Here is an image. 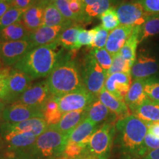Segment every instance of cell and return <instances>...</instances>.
Segmentation results:
<instances>
[{"instance_id":"obj_1","label":"cell","mask_w":159,"mask_h":159,"mask_svg":"<svg viewBox=\"0 0 159 159\" xmlns=\"http://www.w3.org/2000/svg\"><path fill=\"white\" fill-rule=\"evenodd\" d=\"M115 146L125 159L144 158L143 144L148 134L146 123L134 114L119 119L116 122Z\"/></svg>"},{"instance_id":"obj_2","label":"cell","mask_w":159,"mask_h":159,"mask_svg":"<svg viewBox=\"0 0 159 159\" xmlns=\"http://www.w3.org/2000/svg\"><path fill=\"white\" fill-rule=\"evenodd\" d=\"M59 45L57 41L49 45L34 47L13 69L23 71L33 80L48 77L64 55L62 49H57Z\"/></svg>"},{"instance_id":"obj_3","label":"cell","mask_w":159,"mask_h":159,"mask_svg":"<svg viewBox=\"0 0 159 159\" xmlns=\"http://www.w3.org/2000/svg\"><path fill=\"white\" fill-rule=\"evenodd\" d=\"M47 83L52 96L61 97L83 88L80 69L71 54L63 55L47 77Z\"/></svg>"},{"instance_id":"obj_4","label":"cell","mask_w":159,"mask_h":159,"mask_svg":"<svg viewBox=\"0 0 159 159\" xmlns=\"http://www.w3.org/2000/svg\"><path fill=\"white\" fill-rule=\"evenodd\" d=\"M69 136L62 134L55 125L48 126L37 137L30 150L41 159L57 158L64 152Z\"/></svg>"},{"instance_id":"obj_5","label":"cell","mask_w":159,"mask_h":159,"mask_svg":"<svg viewBox=\"0 0 159 159\" xmlns=\"http://www.w3.org/2000/svg\"><path fill=\"white\" fill-rule=\"evenodd\" d=\"M116 123H105L99 127L91 137L84 156L96 159H109L116 135Z\"/></svg>"},{"instance_id":"obj_6","label":"cell","mask_w":159,"mask_h":159,"mask_svg":"<svg viewBox=\"0 0 159 159\" xmlns=\"http://www.w3.org/2000/svg\"><path fill=\"white\" fill-rule=\"evenodd\" d=\"M80 68L83 86L89 93L97 97L105 87L107 72L91 52L84 57Z\"/></svg>"},{"instance_id":"obj_7","label":"cell","mask_w":159,"mask_h":159,"mask_svg":"<svg viewBox=\"0 0 159 159\" xmlns=\"http://www.w3.org/2000/svg\"><path fill=\"white\" fill-rule=\"evenodd\" d=\"M59 105V109L62 114L80 110H85L97 97L91 94L84 87L77 90L56 97Z\"/></svg>"},{"instance_id":"obj_8","label":"cell","mask_w":159,"mask_h":159,"mask_svg":"<svg viewBox=\"0 0 159 159\" xmlns=\"http://www.w3.org/2000/svg\"><path fill=\"white\" fill-rule=\"evenodd\" d=\"M121 25L141 26L151 14L147 13L141 4L136 2H124L116 7Z\"/></svg>"},{"instance_id":"obj_9","label":"cell","mask_w":159,"mask_h":159,"mask_svg":"<svg viewBox=\"0 0 159 159\" xmlns=\"http://www.w3.org/2000/svg\"><path fill=\"white\" fill-rule=\"evenodd\" d=\"M32 49L28 40L0 42V55L4 66H14Z\"/></svg>"},{"instance_id":"obj_10","label":"cell","mask_w":159,"mask_h":159,"mask_svg":"<svg viewBox=\"0 0 159 159\" xmlns=\"http://www.w3.org/2000/svg\"><path fill=\"white\" fill-rule=\"evenodd\" d=\"M52 97L47 80H43L31 85L16 102L42 110L43 105Z\"/></svg>"},{"instance_id":"obj_11","label":"cell","mask_w":159,"mask_h":159,"mask_svg":"<svg viewBox=\"0 0 159 159\" xmlns=\"http://www.w3.org/2000/svg\"><path fill=\"white\" fill-rule=\"evenodd\" d=\"M33 118H43L41 108L31 107L15 102L6 105L3 113V122L19 123Z\"/></svg>"},{"instance_id":"obj_12","label":"cell","mask_w":159,"mask_h":159,"mask_svg":"<svg viewBox=\"0 0 159 159\" xmlns=\"http://www.w3.org/2000/svg\"><path fill=\"white\" fill-rule=\"evenodd\" d=\"M33 79L23 71L12 69L10 73L8 85V98L7 105L12 104L18 100L20 96L32 85Z\"/></svg>"},{"instance_id":"obj_13","label":"cell","mask_w":159,"mask_h":159,"mask_svg":"<svg viewBox=\"0 0 159 159\" xmlns=\"http://www.w3.org/2000/svg\"><path fill=\"white\" fill-rule=\"evenodd\" d=\"M0 136L3 139L5 150L15 151L30 148L36 141L37 137L32 133L12 132L0 130Z\"/></svg>"},{"instance_id":"obj_14","label":"cell","mask_w":159,"mask_h":159,"mask_svg":"<svg viewBox=\"0 0 159 159\" xmlns=\"http://www.w3.org/2000/svg\"><path fill=\"white\" fill-rule=\"evenodd\" d=\"M132 83L130 73H114L107 77L105 88L114 97L125 100Z\"/></svg>"},{"instance_id":"obj_15","label":"cell","mask_w":159,"mask_h":159,"mask_svg":"<svg viewBox=\"0 0 159 159\" xmlns=\"http://www.w3.org/2000/svg\"><path fill=\"white\" fill-rule=\"evenodd\" d=\"M47 128L48 125L43 118H33L15 124L3 122L0 125V130L32 133L36 136H39Z\"/></svg>"},{"instance_id":"obj_16","label":"cell","mask_w":159,"mask_h":159,"mask_svg":"<svg viewBox=\"0 0 159 159\" xmlns=\"http://www.w3.org/2000/svg\"><path fill=\"white\" fill-rule=\"evenodd\" d=\"M63 27H47L42 26L36 30L31 32L29 35V41L33 48L41 46L49 45L57 41L60 34L63 30Z\"/></svg>"},{"instance_id":"obj_17","label":"cell","mask_w":159,"mask_h":159,"mask_svg":"<svg viewBox=\"0 0 159 159\" xmlns=\"http://www.w3.org/2000/svg\"><path fill=\"white\" fill-rule=\"evenodd\" d=\"M158 69L159 65L154 57L140 54L131 68L130 74L134 80L148 79L156 74Z\"/></svg>"},{"instance_id":"obj_18","label":"cell","mask_w":159,"mask_h":159,"mask_svg":"<svg viewBox=\"0 0 159 159\" xmlns=\"http://www.w3.org/2000/svg\"><path fill=\"white\" fill-rule=\"evenodd\" d=\"M85 118L90 119L99 126L105 123H116L118 121L116 115L102 104L98 97L87 108Z\"/></svg>"},{"instance_id":"obj_19","label":"cell","mask_w":159,"mask_h":159,"mask_svg":"<svg viewBox=\"0 0 159 159\" xmlns=\"http://www.w3.org/2000/svg\"><path fill=\"white\" fill-rule=\"evenodd\" d=\"M135 29L134 26L119 25L116 29L110 32L107 40L105 49L112 55L120 52Z\"/></svg>"},{"instance_id":"obj_20","label":"cell","mask_w":159,"mask_h":159,"mask_svg":"<svg viewBox=\"0 0 159 159\" xmlns=\"http://www.w3.org/2000/svg\"><path fill=\"white\" fill-rule=\"evenodd\" d=\"M97 97L102 104H104L111 112L116 115L118 120L132 114L125 100H122L114 97L107 91L105 87Z\"/></svg>"},{"instance_id":"obj_21","label":"cell","mask_w":159,"mask_h":159,"mask_svg":"<svg viewBox=\"0 0 159 159\" xmlns=\"http://www.w3.org/2000/svg\"><path fill=\"white\" fill-rule=\"evenodd\" d=\"M147 79H135L125 98L130 111L134 114L137 108L148 99L144 92V85Z\"/></svg>"},{"instance_id":"obj_22","label":"cell","mask_w":159,"mask_h":159,"mask_svg":"<svg viewBox=\"0 0 159 159\" xmlns=\"http://www.w3.org/2000/svg\"><path fill=\"white\" fill-rule=\"evenodd\" d=\"M45 7L43 4L38 1L34 5L25 11L21 22L30 33L36 30L39 27L43 26Z\"/></svg>"},{"instance_id":"obj_23","label":"cell","mask_w":159,"mask_h":159,"mask_svg":"<svg viewBox=\"0 0 159 159\" xmlns=\"http://www.w3.org/2000/svg\"><path fill=\"white\" fill-rule=\"evenodd\" d=\"M99 125L88 118H85L69 135V142L82 144L85 148L88 145L91 136L99 128Z\"/></svg>"},{"instance_id":"obj_24","label":"cell","mask_w":159,"mask_h":159,"mask_svg":"<svg viewBox=\"0 0 159 159\" xmlns=\"http://www.w3.org/2000/svg\"><path fill=\"white\" fill-rule=\"evenodd\" d=\"M85 114L86 109L67 112L63 114L60 122L55 126L62 134L69 137L71 131L85 118Z\"/></svg>"},{"instance_id":"obj_25","label":"cell","mask_w":159,"mask_h":159,"mask_svg":"<svg viewBox=\"0 0 159 159\" xmlns=\"http://www.w3.org/2000/svg\"><path fill=\"white\" fill-rule=\"evenodd\" d=\"M74 24L70 20L66 19L53 3L49 4L45 7L44 19H43L44 26L47 27L61 26L64 28H67Z\"/></svg>"},{"instance_id":"obj_26","label":"cell","mask_w":159,"mask_h":159,"mask_svg":"<svg viewBox=\"0 0 159 159\" xmlns=\"http://www.w3.org/2000/svg\"><path fill=\"white\" fill-rule=\"evenodd\" d=\"M147 125L159 122V103L148 99L141 105L134 114Z\"/></svg>"},{"instance_id":"obj_27","label":"cell","mask_w":159,"mask_h":159,"mask_svg":"<svg viewBox=\"0 0 159 159\" xmlns=\"http://www.w3.org/2000/svg\"><path fill=\"white\" fill-rule=\"evenodd\" d=\"M29 35L30 32L21 21H19L0 31V42L29 41Z\"/></svg>"},{"instance_id":"obj_28","label":"cell","mask_w":159,"mask_h":159,"mask_svg":"<svg viewBox=\"0 0 159 159\" xmlns=\"http://www.w3.org/2000/svg\"><path fill=\"white\" fill-rule=\"evenodd\" d=\"M83 29V26L78 24H74L70 27L63 30L60 34L57 42L61 44L63 48L70 51H76V44L77 35L79 32Z\"/></svg>"},{"instance_id":"obj_29","label":"cell","mask_w":159,"mask_h":159,"mask_svg":"<svg viewBox=\"0 0 159 159\" xmlns=\"http://www.w3.org/2000/svg\"><path fill=\"white\" fill-rule=\"evenodd\" d=\"M139 30H140V26H136L132 35L127 40L125 45L119 52L121 56L128 61L132 65V66L136 59V49L139 43Z\"/></svg>"},{"instance_id":"obj_30","label":"cell","mask_w":159,"mask_h":159,"mask_svg":"<svg viewBox=\"0 0 159 159\" xmlns=\"http://www.w3.org/2000/svg\"><path fill=\"white\" fill-rule=\"evenodd\" d=\"M43 119L48 126L56 125L60 122L63 114L59 109V105L56 97L52 96L45 103L42 108Z\"/></svg>"},{"instance_id":"obj_31","label":"cell","mask_w":159,"mask_h":159,"mask_svg":"<svg viewBox=\"0 0 159 159\" xmlns=\"http://www.w3.org/2000/svg\"><path fill=\"white\" fill-rule=\"evenodd\" d=\"M158 33H159V14H151L148 20L140 26L139 43Z\"/></svg>"},{"instance_id":"obj_32","label":"cell","mask_w":159,"mask_h":159,"mask_svg":"<svg viewBox=\"0 0 159 159\" xmlns=\"http://www.w3.org/2000/svg\"><path fill=\"white\" fill-rule=\"evenodd\" d=\"M116 2L117 0H97L93 5L85 7V16L90 21L94 18L99 17L102 13L113 7Z\"/></svg>"},{"instance_id":"obj_33","label":"cell","mask_w":159,"mask_h":159,"mask_svg":"<svg viewBox=\"0 0 159 159\" xmlns=\"http://www.w3.org/2000/svg\"><path fill=\"white\" fill-rule=\"evenodd\" d=\"M25 10L11 7L8 11L0 18V31H2L10 25L21 21Z\"/></svg>"},{"instance_id":"obj_34","label":"cell","mask_w":159,"mask_h":159,"mask_svg":"<svg viewBox=\"0 0 159 159\" xmlns=\"http://www.w3.org/2000/svg\"><path fill=\"white\" fill-rule=\"evenodd\" d=\"M99 18L102 22L101 25L108 31H112L120 25L116 7L114 6L102 13Z\"/></svg>"},{"instance_id":"obj_35","label":"cell","mask_w":159,"mask_h":159,"mask_svg":"<svg viewBox=\"0 0 159 159\" xmlns=\"http://www.w3.org/2000/svg\"><path fill=\"white\" fill-rule=\"evenodd\" d=\"M132 65L125 60L118 52L113 55V62L111 68L107 71V77L114 73H130Z\"/></svg>"},{"instance_id":"obj_36","label":"cell","mask_w":159,"mask_h":159,"mask_svg":"<svg viewBox=\"0 0 159 159\" xmlns=\"http://www.w3.org/2000/svg\"><path fill=\"white\" fill-rule=\"evenodd\" d=\"M91 53L96 59L97 63L107 72L112 65L113 55L109 53L105 48L93 49Z\"/></svg>"},{"instance_id":"obj_37","label":"cell","mask_w":159,"mask_h":159,"mask_svg":"<svg viewBox=\"0 0 159 159\" xmlns=\"http://www.w3.org/2000/svg\"><path fill=\"white\" fill-rule=\"evenodd\" d=\"M144 92L150 100L159 103V80L153 77L147 79L144 85Z\"/></svg>"},{"instance_id":"obj_38","label":"cell","mask_w":159,"mask_h":159,"mask_svg":"<svg viewBox=\"0 0 159 159\" xmlns=\"http://www.w3.org/2000/svg\"><path fill=\"white\" fill-rule=\"evenodd\" d=\"M11 67H3L0 69V101H2L7 105L8 98V85L7 80L11 71Z\"/></svg>"},{"instance_id":"obj_39","label":"cell","mask_w":159,"mask_h":159,"mask_svg":"<svg viewBox=\"0 0 159 159\" xmlns=\"http://www.w3.org/2000/svg\"><path fill=\"white\" fill-rule=\"evenodd\" d=\"M94 29L95 31L94 39L90 48L92 49L104 48L108 38V31L106 30L101 25L96 26Z\"/></svg>"},{"instance_id":"obj_40","label":"cell","mask_w":159,"mask_h":159,"mask_svg":"<svg viewBox=\"0 0 159 159\" xmlns=\"http://www.w3.org/2000/svg\"><path fill=\"white\" fill-rule=\"evenodd\" d=\"M85 148L82 144L68 142L63 154L69 159H75L84 156Z\"/></svg>"},{"instance_id":"obj_41","label":"cell","mask_w":159,"mask_h":159,"mask_svg":"<svg viewBox=\"0 0 159 159\" xmlns=\"http://www.w3.org/2000/svg\"><path fill=\"white\" fill-rule=\"evenodd\" d=\"M94 35L95 31L94 28L89 30H87L85 29L81 30L79 32L78 35H77L76 50H79L83 46L91 47L93 41H94Z\"/></svg>"},{"instance_id":"obj_42","label":"cell","mask_w":159,"mask_h":159,"mask_svg":"<svg viewBox=\"0 0 159 159\" xmlns=\"http://www.w3.org/2000/svg\"><path fill=\"white\" fill-rule=\"evenodd\" d=\"M2 159H41L30 149L15 151L5 150Z\"/></svg>"},{"instance_id":"obj_43","label":"cell","mask_w":159,"mask_h":159,"mask_svg":"<svg viewBox=\"0 0 159 159\" xmlns=\"http://www.w3.org/2000/svg\"><path fill=\"white\" fill-rule=\"evenodd\" d=\"M53 4L56 6L57 8L59 10L60 12L62 13V15L66 19L70 20L73 23L77 24L76 18L72 13V12L71 11L70 8H69V0H57Z\"/></svg>"},{"instance_id":"obj_44","label":"cell","mask_w":159,"mask_h":159,"mask_svg":"<svg viewBox=\"0 0 159 159\" xmlns=\"http://www.w3.org/2000/svg\"><path fill=\"white\" fill-rule=\"evenodd\" d=\"M159 148V139L150 134H147L143 144V154L144 157L150 151Z\"/></svg>"},{"instance_id":"obj_45","label":"cell","mask_w":159,"mask_h":159,"mask_svg":"<svg viewBox=\"0 0 159 159\" xmlns=\"http://www.w3.org/2000/svg\"><path fill=\"white\" fill-rule=\"evenodd\" d=\"M141 4L144 11L150 14H159V0H133Z\"/></svg>"},{"instance_id":"obj_46","label":"cell","mask_w":159,"mask_h":159,"mask_svg":"<svg viewBox=\"0 0 159 159\" xmlns=\"http://www.w3.org/2000/svg\"><path fill=\"white\" fill-rule=\"evenodd\" d=\"M39 0H11L12 7L27 11V9L34 5Z\"/></svg>"},{"instance_id":"obj_47","label":"cell","mask_w":159,"mask_h":159,"mask_svg":"<svg viewBox=\"0 0 159 159\" xmlns=\"http://www.w3.org/2000/svg\"><path fill=\"white\" fill-rule=\"evenodd\" d=\"M148 133L159 139V122L151 123L148 125Z\"/></svg>"},{"instance_id":"obj_48","label":"cell","mask_w":159,"mask_h":159,"mask_svg":"<svg viewBox=\"0 0 159 159\" xmlns=\"http://www.w3.org/2000/svg\"><path fill=\"white\" fill-rule=\"evenodd\" d=\"M12 7L10 2H0V18Z\"/></svg>"},{"instance_id":"obj_49","label":"cell","mask_w":159,"mask_h":159,"mask_svg":"<svg viewBox=\"0 0 159 159\" xmlns=\"http://www.w3.org/2000/svg\"><path fill=\"white\" fill-rule=\"evenodd\" d=\"M142 159H159V148L150 151Z\"/></svg>"},{"instance_id":"obj_50","label":"cell","mask_w":159,"mask_h":159,"mask_svg":"<svg viewBox=\"0 0 159 159\" xmlns=\"http://www.w3.org/2000/svg\"><path fill=\"white\" fill-rule=\"evenodd\" d=\"M6 107V104L2 101H0V125L3 122V113Z\"/></svg>"},{"instance_id":"obj_51","label":"cell","mask_w":159,"mask_h":159,"mask_svg":"<svg viewBox=\"0 0 159 159\" xmlns=\"http://www.w3.org/2000/svg\"><path fill=\"white\" fill-rule=\"evenodd\" d=\"M5 144H4L3 139L0 136V159H2L4 152H5Z\"/></svg>"},{"instance_id":"obj_52","label":"cell","mask_w":159,"mask_h":159,"mask_svg":"<svg viewBox=\"0 0 159 159\" xmlns=\"http://www.w3.org/2000/svg\"><path fill=\"white\" fill-rule=\"evenodd\" d=\"M83 4H84L85 7H87V6H90L91 5H93L97 0H82Z\"/></svg>"},{"instance_id":"obj_53","label":"cell","mask_w":159,"mask_h":159,"mask_svg":"<svg viewBox=\"0 0 159 159\" xmlns=\"http://www.w3.org/2000/svg\"><path fill=\"white\" fill-rule=\"evenodd\" d=\"M39 2H41V3L43 4L45 6H47L49 4H52V3H54L55 2H56L57 0H39Z\"/></svg>"},{"instance_id":"obj_54","label":"cell","mask_w":159,"mask_h":159,"mask_svg":"<svg viewBox=\"0 0 159 159\" xmlns=\"http://www.w3.org/2000/svg\"><path fill=\"white\" fill-rule=\"evenodd\" d=\"M3 67H5V66H4L2 61V58H1V55H0V69L3 68Z\"/></svg>"},{"instance_id":"obj_55","label":"cell","mask_w":159,"mask_h":159,"mask_svg":"<svg viewBox=\"0 0 159 159\" xmlns=\"http://www.w3.org/2000/svg\"><path fill=\"white\" fill-rule=\"evenodd\" d=\"M75 159H87V157H86V156H82V157H80V158H75Z\"/></svg>"},{"instance_id":"obj_56","label":"cell","mask_w":159,"mask_h":159,"mask_svg":"<svg viewBox=\"0 0 159 159\" xmlns=\"http://www.w3.org/2000/svg\"><path fill=\"white\" fill-rule=\"evenodd\" d=\"M86 157H87V159H96V158H93V157H91L90 156H86Z\"/></svg>"},{"instance_id":"obj_57","label":"cell","mask_w":159,"mask_h":159,"mask_svg":"<svg viewBox=\"0 0 159 159\" xmlns=\"http://www.w3.org/2000/svg\"><path fill=\"white\" fill-rule=\"evenodd\" d=\"M0 2H11V0H0Z\"/></svg>"},{"instance_id":"obj_58","label":"cell","mask_w":159,"mask_h":159,"mask_svg":"<svg viewBox=\"0 0 159 159\" xmlns=\"http://www.w3.org/2000/svg\"><path fill=\"white\" fill-rule=\"evenodd\" d=\"M47 159H57V158H47Z\"/></svg>"}]
</instances>
